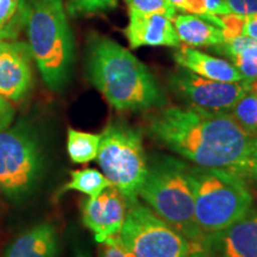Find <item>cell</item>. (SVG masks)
I'll use <instances>...</instances> for the list:
<instances>
[{"label": "cell", "mask_w": 257, "mask_h": 257, "mask_svg": "<svg viewBox=\"0 0 257 257\" xmlns=\"http://www.w3.org/2000/svg\"><path fill=\"white\" fill-rule=\"evenodd\" d=\"M15 117V108L8 99L0 95V131H4L10 126Z\"/></svg>", "instance_id": "28"}, {"label": "cell", "mask_w": 257, "mask_h": 257, "mask_svg": "<svg viewBox=\"0 0 257 257\" xmlns=\"http://www.w3.org/2000/svg\"><path fill=\"white\" fill-rule=\"evenodd\" d=\"M174 60L181 68L205 79L221 82H238L244 80L242 74L229 61L213 57L188 46L179 47V50L174 54Z\"/></svg>", "instance_id": "14"}, {"label": "cell", "mask_w": 257, "mask_h": 257, "mask_svg": "<svg viewBox=\"0 0 257 257\" xmlns=\"http://www.w3.org/2000/svg\"><path fill=\"white\" fill-rule=\"evenodd\" d=\"M31 53L24 42H0V95L18 101L32 87Z\"/></svg>", "instance_id": "12"}, {"label": "cell", "mask_w": 257, "mask_h": 257, "mask_svg": "<svg viewBox=\"0 0 257 257\" xmlns=\"http://www.w3.org/2000/svg\"><path fill=\"white\" fill-rule=\"evenodd\" d=\"M176 10L198 16L231 14L226 0H168Z\"/></svg>", "instance_id": "20"}, {"label": "cell", "mask_w": 257, "mask_h": 257, "mask_svg": "<svg viewBox=\"0 0 257 257\" xmlns=\"http://www.w3.org/2000/svg\"><path fill=\"white\" fill-rule=\"evenodd\" d=\"M98 163L102 174L124 198L127 207L138 202L148 162L142 135L125 123H110L100 134Z\"/></svg>", "instance_id": "6"}, {"label": "cell", "mask_w": 257, "mask_h": 257, "mask_svg": "<svg viewBox=\"0 0 257 257\" xmlns=\"http://www.w3.org/2000/svg\"><path fill=\"white\" fill-rule=\"evenodd\" d=\"M22 0H0V25L6 24L18 14Z\"/></svg>", "instance_id": "27"}, {"label": "cell", "mask_w": 257, "mask_h": 257, "mask_svg": "<svg viewBox=\"0 0 257 257\" xmlns=\"http://www.w3.org/2000/svg\"><path fill=\"white\" fill-rule=\"evenodd\" d=\"M187 178L194 199V214L201 233L226 229L250 212L252 195L243 176L229 170L188 167Z\"/></svg>", "instance_id": "5"}, {"label": "cell", "mask_w": 257, "mask_h": 257, "mask_svg": "<svg viewBox=\"0 0 257 257\" xmlns=\"http://www.w3.org/2000/svg\"><path fill=\"white\" fill-rule=\"evenodd\" d=\"M251 91L253 94H255L256 99H257V80H255V81H252V86H251Z\"/></svg>", "instance_id": "32"}, {"label": "cell", "mask_w": 257, "mask_h": 257, "mask_svg": "<svg viewBox=\"0 0 257 257\" xmlns=\"http://www.w3.org/2000/svg\"><path fill=\"white\" fill-rule=\"evenodd\" d=\"M85 61L88 80L117 111L166 105V95L146 64L112 38L89 34Z\"/></svg>", "instance_id": "2"}, {"label": "cell", "mask_w": 257, "mask_h": 257, "mask_svg": "<svg viewBox=\"0 0 257 257\" xmlns=\"http://www.w3.org/2000/svg\"><path fill=\"white\" fill-rule=\"evenodd\" d=\"M118 0H67V11L72 16H86L106 12L115 8Z\"/></svg>", "instance_id": "22"}, {"label": "cell", "mask_w": 257, "mask_h": 257, "mask_svg": "<svg viewBox=\"0 0 257 257\" xmlns=\"http://www.w3.org/2000/svg\"><path fill=\"white\" fill-rule=\"evenodd\" d=\"M59 244L55 227L42 223L19 234L6 248L3 257H57Z\"/></svg>", "instance_id": "15"}, {"label": "cell", "mask_w": 257, "mask_h": 257, "mask_svg": "<svg viewBox=\"0 0 257 257\" xmlns=\"http://www.w3.org/2000/svg\"><path fill=\"white\" fill-rule=\"evenodd\" d=\"M110 187H112L111 182L102 173L93 168H86L72 170L70 180L60 189L59 194H63L68 191H76L93 199Z\"/></svg>", "instance_id": "17"}, {"label": "cell", "mask_w": 257, "mask_h": 257, "mask_svg": "<svg viewBox=\"0 0 257 257\" xmlns=\"http://www.w3.org/2000/svg\"><path fill=\"white\" fill-rule=\"evenodd\" d=\"M231 59L233 61V66L242 74L244 80H257V44L245 48Z\"/></svg>", "instance_id": "23"}, {"label": "cell", "mask_w": 257, "mask_h": 257, "mask_svg": "<svg viewBox=\"0 0 257 257\" xmlns=\"http://www.w3.org/2000/svg\"><path fill=\"white\" fill-rule=\"evenodd\" d=\"M43 161L37 138L28 126L0 131V194L21 199L32 191Z\"/></svg>", "instance_id": "8"}, {"label": "cell", "mask_w": 257, "mask_h": 257, "mask_svg": "<svg viewBox=\"0 0 257 257\" xmlns=\"http://www.w3.org/2000/svg\"><path fill=\"white\" fill-rule=\"evenodd\" d=\"M128 24L125 29L133 49L141 47L179 48L180 42L172 21L162 15H143L128 11Z\"/></svg>", "instance_id": "13"}, {"label": "cell", "mask_w": 257, "mask_h": 257, "mask_svg": "<svg viewBox=\"0 0 257 257\" xmlns=\"http://www.w3.org/2000/svg\"><path fill=\"white\" fill-rule=\"evenodd\" d=\"M29 49L42 79L51 91H60L70 78L74 40L63 0H23Z\"/></svg>", "instance_id": "3"}, {"label": "cell", "mask_w": 257, "mask_h": 257, "mask_svg": "<svg viewBox=\"0 0 257 257\" xmlns=\"http://www.w3.org/2000/svg\"><path fill=\"white\" fill-rule=\"evenodd\" d=\"M134 257H191L192 243L141 202L127 207L119 234Z\"/></svg>", "instance_id": "7"}, {"label": "cell", "mask_w": 257, "mask_h": 257, "mask_svg": "<svg viewBox=\"0 0 257 257\" xmlns=\"http://www.w3.org/2000/svg\"><path fill=\"white\" fill-rule=\"evenodd\" d=\"M231 14L248 16L257 14V0H226Z\"/></svg>", "instance_id": "26"}, {"label": "cell", "mask_w": 257, "mask_h": 257, "mask_svg": "<svg viewBox=\"0 0 257 257\" xmlns=\"http://www.w3.org/2000/svg\"><path fill=\"white\" fill-rule=\"evenodd\" d=\"M76 257H85V256H83V255H81V253H80V255H78Z\"/></svg>", "instance_id": "33"}, {"label": "cell", "mask_w": 257, "mask_h": 257, "mask_svg": "<svg viewBox=\"0 0 257 257\" xmlns=\"http://www.w3.org/2000/svg\"><path fill=\"white\" fill-rule=\"evenodd\" d=\"M24 24L23 18V0L21 3V8H19L18 14L11 21L8 22L6 24L0 25V42L15 40L17 37L18 29H21V25Z\"/></svg>", "instance_id": "25"}, {"label": "cell", "mask_w": 257, "mask_h": 257, "mask_svg": "<svg viewBox=\"0 0 257 257\" xmlns=\"http://www.w3.org/2000/svg\"><path fill=\"white\" fill-rule=\"evenodd\" d=\"M126 212V202L114 187L105 189L96 198L85 199L81 204L83 224L98 243L119 234Z\"/></svg>", "instance_id": "11"}, {"label": "cell", "mask_w": 257, "mask_h": 257, "mask_svg": "<svg viewBox=\"0 0 257 257\" xmlns=\"http://www.w3.org/2000/svg\"><path fill=\"white\" fill-rule=\"evenodd\" d=\"M252 81L221 82L205 79L181 68L169 74L168 87L189 106L208 111L229 112L237 101L251 91Z\"/></svg>", "instance_id": "9"}, {"label": "cell", "mask_w": 257, "mask_h": 257, "mask_svg": "<svg viewBox=\"0 0 257 257\" xmlns=\"http://www.w3.org/2000/svg\"><path fill=\"white\" fill-rule=\"evenodd\" d=\"M191 257H205V256L202 255V253L199 251L197 248H195V249H193V252H192V256Z\"/></svg>", "instance_id": "31"}, {"label": "cell", "mask_w": 257, "mask_h": 257, "mask_svg": "<svg viewBox=\"0 0 257 257\" xmlns=\"http://www.w3.org/2000/svg\"><path fill=\"white\" fill-rule=\"evenodd\" d=\"M198 250L205 257H257V212H249L226 229L205 234Z\"/></svg>", "instance_id": "10"}, {"label": "cell", "mask_w": 257, "mask_h": 257, "mask_svg": "<svg viewBox=\"0 0 257 257\" xmlns=\"http://www.w3.org/2000/svg\"><path fill=\"white\" fill-rule=\"evenodd\" d=\"M229 114L246 134L257 137V99L252 91L243 95L232 106Z\"/></svg>", "instance_id": "19"}, {"label": "cell", "mask_w": 257, "mask_h": 257, "mask_svg": "<svg viewBox=\"0 0 257 257\" xmlns=\"http://www.w3.org/2000/svg\"><path fill=\"white\" fill-rule=\"evenodd\" d=\"M188 166L170 156H154L138 197L173 229L199 245L204 234L194 214V199L187 178Z\"/></svg>", "instance_id": "4"}, {"label": "cell", "mask_w": 257, "mask_h": 257, "mask_svg": "<svg viewBox=\"0 0 257 257\" xmlns=\"http://www.w3.org/2000/svg\"><path fill=\"white\" fill-rule=\"evenodd\" d=\"M249 179H252L257 181V137L255 140V152H253V160H252V166L251 170H250Z\"/></svg>", "instance_id": "30"}, {"label": "cell", "mask_w": 257, "mask_h": 257, "mask_svg": "<svg viewBox=\"0 0 257 257\" xmlns=\"http://www.w3.org/2000/svg\"><path fill=\"white\" fill-rule=\"evenodd\" d=\"M242 36H248L257 40V14L248 15L244 18Z\"/></svg>", "instance_id": "29"}, {"label": "cell", "mask_w": 257, "mask_h": 257, "mask_svg": "<svg viewBox=\"0 0 257 257\" xmlns=\"http://www.w3.org/2000/svg\"><path fill=\"white\" fill-rule=\"evenodd\" d=\"M100 244L99 257H134L120 242L119 237H110Z\"/></svg>", "instance_id": "24"}, {"label": "cell", "mask_w": 257, "mask_h": 257, "mask_svg": "<svg viewBox=\"0 0 257 257\" xmlns=\"http://www.w3.org/2000/svg\"><path fill=\"white\" fill-rule=\"evenodd\" d=\"M174 28L180 42L188 47H216L225 41L217 25L198 15H176Z\"/></svg>", "instance_id": "16"}, {"label": "cell", "mask_w": 257, "mask_h": 257, "mask_svg": "<svg viewBox=\"0 0 257 257\" xmlns=\"http://www.w3.org/2000/svg\"><path fill=\"white\" fill-rule=\"evenodd\" d=\"M128 11L143 15H162L167 18L174 19L176 10L168 0H125Z\"/></svg>", "instance_id": "21"}, {"label": "cell", "mask_w": 257, "mask_h": 257, "mask_svg": "<svg viewBox=\"0 0 257 257\" xmlns=\"http://www.w3.org/2000/svg\"><path fill=\"white\" fill-rule=\"evenodd\" d=\"M147 133L161 146L199 167L219 168L249 178L256 137L229 112L193 107H161L149 115Z\"/></svg>", "instance_id": "1"}, {"label": "cell", "mask_w": 257, "mask_h": 257, "mask_svg": "<svg viewBox=\"0 0 257 257\" xmlns=\"http://www.w3.org/2000/svg\"><path fill=\"white\" fill-rule=\"evenodd\" d=\"M101 135L83 133L68 128L67 133V152L74 163H88L95 160L100 147Z\"/></svg>", "instance_id": "18"}]
</instances>
